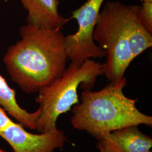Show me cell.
I'll return each mask as SVG.
<instances>
[{
  "instance_id": "1",
  "label": "cell",
  "mask_w": 152,
  "mask_h": 152,
  "mask_svg": "<svg viewBox=\"0 0 152 152\" xmlns=\"http://www.w3.org/2000/svg\"><path fill=\"white\" fill-rule=\"evenodd\" d=\"M20 39L6 51L3 58L11 81L23 91L34 94L63 75L68 59L65 36L60 29L22 26Z\"/></svg>"
},
{
  "instance_id": "2",
  "label": "cell",
  "mask_w": 152,
  "mask_h": 152,
  "mask_svg": "<svg viewBox=\"0 0 152 152\" xmlns=\"http://www.w3.org/2000/svg\"><path fill=\"white\" fill-rule=\"evenodd\" d=\"M140 6L108 1L100 11L93 38L105 53L104 75L118 82L136 57L152 48V33L139 16Z\"/></svg>"
},
{
  "instance_id": "3",
  "label": "cell",
  "mask_w": 152,
  "mask_h": 152,
  "mask_svg": "<svg viewBox=\"0 0 152 152\" xmlns=\"http://www.w3.org/2000/svg\"><path fill=\"white\" fill-rule=\"evenodd\" d=\"M126 77L118 82H110L97 91L84 90L81 102L72 109L71 124L78 130L86 131L100 140L113 131L130 126L152 127V117L137 108V99L127 97L124 93Z\"/></svg>"
},
{
  "instance_id": "4",
  "label": "cell",
  "mask_w": 152,
  "mask_h": 152,
  "mask_svg": "<svg viewBox=\"0 0 152 152\" xmlns=\"http://www.w3.org/2000/svg\"><path fill=\"white\" fill-rule=\"evenodd\" d=\"M104 75L103 64L90 59L82 63L71 61L63 75L52 83L38 91L35 101L40 115L36 122L39 133H45L56 126L61 114L80 103L78 88L91 90L99 76Z\"/></svg>"
},
{
  "instance_id": "5",
  "label": "cell",
  "mask_w": 152,
  "mask_h": 152,
  "mask_svg": "<svg viewBox=\"0 0 152 152\" xmlns=\"http://www.w3.org/2000/svg\"><path fill=\"white\" fill-rule=\"evenodd\" d=\"M104 0H87L78 9L72 12L71 19H75L78 29L73 34L65 36V51L68 59L82 63L86 59H102L105 53L93 38V33L100 9Z\"/></svg>"
},
{
  "instance_id": "6",
  "label": "cell",
  "mask_w": 152,
  "mask_h": 152,
  "mask_svg": "<svg viewBox=\"0 0 152 152\" xmlns=\"http://www.w3.org/2000/svg\"><path fill=\"white\" fill-rule=\"evenodd\" d=\"M0 136L14 152H54L55 149L64 147L66 141L64 132L57 126L47 132L34 134L15 122L1 131Z\"/></svg>"
},
{
  "instance_id": "7",
  "label": "cell",
  "mask_w": 152,
  "mask_h": 152,
  "mask_svg": "<svg viewBox=\"0 0 152 152\" xmlns=\"http://www.w3.org/2000/svg\"><path fill=\"white\" fill-rule=\"evenodd\" d=\"M152 139L142 133L137 126L113 131L104 135L97 148L100 152H149Z\"/></svg>"
},
{
  "instance_id": "8",
  "label": "cell",
  "mask_w": 152,
  "mask_h": 152,
  "mask_svg": "<svg viewBox=\"0 0 152 152\" xmlns=\"http://www.w3.org/2000/svg\"><path fill=\"white\" fill-rule=\"evenodd\" d=\"M27 11V23L34 27L61 29L71 20L58 11L59 0H19Z\"/></svg>"
},
{
  "instance_id": "9",
  "label": "cell",
  "mask_w": 152,
  "mask_h": 152,
  "mask_svg": "<svg viewBox=\"0 0 152 152\" xmlns=\"http://www.w3.org/2000/svg\"><path fill=\"white\" fill-rule=\"evenodd\" d=\"M0 106L23 127L36 130V122L40 110L30 113L22 108L17 103L15 91L10 87L5 79L0 75Z\"/></svg>"
},
{
  "instance_id": "10",
  "label": "cell",
  "mask_w": 152,
  "mask_h": 152,
  "mask_svg": "<svg viewBox=\"0 0 152 152\" xmlns=\"http://www.w3.org/2000/svg\"><path fill=\"white\" fill-rule=\"evenodd\" d=\"M139 16L144 27L152 33V2H142L139 11Z\"/></svg>"
},
{
  "instance_id": "11",
  "label": "cell",
  "mask_w": 152,
  "mask_h": 152,
  "mask_svg": "<svg viewBox=\"0 0 152 152\" xmlns=\"http://www.w3.org/2000/svg\"><path fill=\"white\" fill-rule=\"evenodd\" d=\"M14 122L8 117L5 110L0 106V131L5 130Z\"/></svg>"
},
{
  "instance_id": "12",
  "label": "cell",
  "mask_w": 152,
  "mask_h": 152,
  "mask_svg": "<svg viewBox=\"0 0 152 152\" xmlns=\"http://www.w3.org/2000/svg\"><path fill=\"white\" fill-rule=\"evenodd\" d=\"M142 2H152V0H140Z\"/></svg>"
},
{
  "instance_id": "13",
  "label": "cell",
  "mask_w": 152,
  "mask_h": 152,
  "mask_svg": "<svg viewBox=\"0 0 152 152\" xmlns=\"http://www.w3.org/2000/svg\"><path fill=\"white\" fill-rule=\"evenodd\" d=\"M0 152H6L5 151H3V150H2V149H0Z\"/></svg>"
},
{
  "instance_id": "14",
  "label": "cell",
  "mask_w": 152,
  "mask_h": 152,
  "mask_svg": "<svg viewBox=\"0 0 152 152\" xmlns=\"http://www.w3.org/2000/svg\"><path fill=\"white\" fill-rule=\"evenodd\" d=\"M4 2H8V1L9 0H3Z\"/></svg>"
},
{
  "instance_id": "15",
  "label": "cell",
  "mask_w": 152,
  "mask_h": 152,
  "mask_svg": "<svg viewBox=\"0 0 152 152\" xmlns=\"http://www.w3.org/2000/svg\"><path fill=\"white\" fill-rule=\"evenodd\" d=\"M149 152H152V151H150Z\"/></svg>"
}]
</instances>
